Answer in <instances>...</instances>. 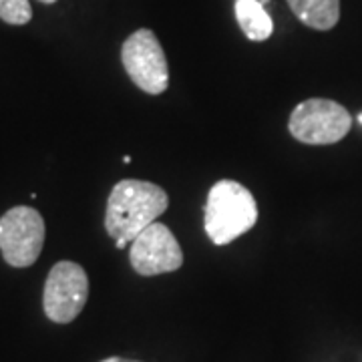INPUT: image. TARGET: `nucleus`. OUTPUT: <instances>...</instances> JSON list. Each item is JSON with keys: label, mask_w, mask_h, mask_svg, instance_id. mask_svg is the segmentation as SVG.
I'll return each mask as SVG.
<instances>
[{"label": "nucleus", "mask_w": 362, "mask_h": 362, "mask_svg": "<svg viewBox=\"0 0 362 362\" xmlns=\"http://www.w3.org/2000/svg\"><path fill=\"white\" fill-rule=\"evenodd\" d=\"M39 2H45V4H54L57 0H39Z\"/></svg>", "instance_id": "nucleus-12"}, {"label": "nucleus", "mask_w": 362, "mask_h": 362, "mask_svg": "<svg viewBox=\"0 0 362 362\" xmlns=\"http://www.w3.org/2000/svg\"><path fill=\"white\" fill-rule=\"evenodd\" d=\"M89 298V278L75 262H57L47 276L42 308L47 318L57 324H69L83 312Z\"/></svg>", "instance_id": "nucleus-5"}, {"label": "nucleus", "mask_w": 362, "mask_h": 362, "mask_svg": "<svg viewBox=\"0 0 362 362\" xmlns=\"http://www.w3.org/2000/svg\"><path fill=\"white\" fill-rule=\"evenodd\" d=\"M129 259L139 276H159L180 270L183 252L168 226L153 221L131 242Z\"/></svg>", "instance_id": "nucleus-7"}, {"label": "nucleus", "mask_w": 362, "mask_h": 362, "mask_svg": "<svg viewBox=\"0 0 362 362\" xmlns=\"http://www.w3.org/2000/svg\"><path fill=\"white\" fill-rule=\"evenodd\" d=\"M101 362H137V361H129V358H119V356H111V358H105Z\"/></svg>", "instance_id": "nucleus-11"}, {"label": "nucleus", "mask_w": 362, "mask_h": 362, "mask_svg": "<svg viewBox=\"0 0 362 362\" xmlns=\"http://www.w3.org/2000/svg\"><path fill=\"white\" fill-rule=\"evenodd\" d=\"M45 246V220L35 207L16 206L0 218V252L13 268H28Z\"/></svg>", "instance_id": "nucleus-4"}, {"label": "nucleus", "mask_w": 362, "mask_h": 362, "mask_svg": "<svg viewBox=\"0 0 362 362\" xmlns=\"http://www.w3.org/2000/svg\"><path fill=\"white\" fill-rule=\"evenodd\" d=\"M298 21L316 30H330L340 18V0H288Z\"/></svg>", "instance_id": "nucleus-8"}, {"label": "nucleus", "mask_w": 362, "mask_h": 362, "mask_svg": "<svg viewBox=\"0 0 362 362\" xmlns=\"http://www.w3.org/2000/svg\"><path fill=\"white\" fill-rule=\"evenodd\" d=\"M121 61L131 81L149 95H161L169 87V65L163 47L149 28L135 30L121 47Z\"/></svg>", "instance_id": "nucleus-6"}, {"label": "nucleus", "mask_w": 362, "mask_h": 362, "mask_svg": "<svg viewBox=\"0 0 362 362\" xmlns=\"http://www.w3.org/2000/svg\"><path fill=\"white\" fill-rule=\"evenodd\" d=\"M206 233L216 246H228L258 221V204L246 185L232 180L218 181L207 194Z\"/></svg>", "instance_id": "nucleus-2"}, {"label": "nucleus", "mask_w": 362, "mask_h": 362, "mask_svg": "<svg viewBox=\"0 0 362 362\" xmlns=\"http://www.w3.org/2000/svg\"><path fill=\"white\" fill-rule=\"evenodd\" d=\"M256 2H259V4H264V6H266V4H268L270 0H256Z\"/></svg>", "instance_id": "nucleus-13"}, {"label": "nucleus", "mask_w": 362, "mask_h": 362, "mask_svg": "<svg viewBox=\"0 0 362 362\" xmlns=\"http://www.w3.org/2000/svg\"><path fill=\"white\" fill-rule=\"evenodd\" d=\"M235 21L242 28V33L254 42H264L274 33V23L264 4L256 0H235Z\"/></svg>", "instance_id": "nucleus-9"}, {"label": "nucleus", "mask_w": 362, "mask_h": 362, "mask_svg": "<svg viewBox=\"0 0 362 362\" xmlns=\"http://www.w3.org/2000/svg\"><path fill=\"white\" fill-rule=\"evenodd\" d=\"M352 127V117L337 101L308 99L296 105L292 111L288 129L292 137L308 145H330L346 137Z\"/></svg>", "instance_id": "nucleus-3"}, {"label": "nucleus", "mask_w": 362, "mask_h": 362, "mask_svg": "<svg viewBox=\"0 0 362 362\" xmlns=\"http://www.w3.org/2000/svg\"><path fill=\"white\" fill-rule=\"evenodd\" d=\"M0 18L6 25L23 26L30 23L33 8L28 0H0Z\"/></svg>", "instance_id": "nucleus-10"}, {"label": "nucleus", "mask_w": 362, "mask_h": 362, "mask_svg": "<svg viewBox=\"0 0 362 362\" xmlns=\"http://www.w3.org/2000/svg\"><path fill=\"white\" fill-rule=\"evenodd\" d=\"M358 123H361V125H362V113H361V115H358Z\"/></svg>", "instance_id": "nucleus-14"}, {"label": "nucleus", "mask_w": 362, "mask_h": 362, "mask_svg": "<svg viewBox=\"0 0 362 362\" xmlns=\"http://www.w3.org/2000/svg\"><path fill=\"white\" fill-rule=\"evenodd\" d=\"M168 194L151 181L123 180L111 189L105 211V230L113 240L133 242L168 209Z\"/></svg>", "instance_id": "nucleus-1"}]
</instances>
